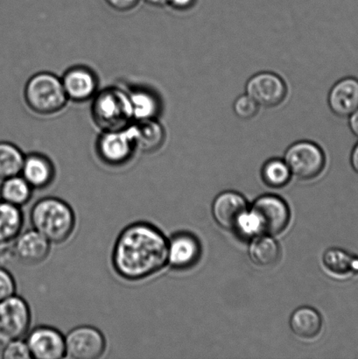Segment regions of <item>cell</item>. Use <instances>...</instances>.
<instances>
[{
  "mask_svg": "<svg viewBox=\"0 0 358 359\" xmlns=\"http://www.w3.org/2000/svg\"><path fill=\"white\" fill-rule=\"evenodd\" d=\"M328 104L336 116L348 118L358 109V79L348 76L336 82L329 91Z\"/></svg>",
  "mask_w": 358,
  "mask_h": 359,
  "instance_id": "2e32d148",
  "label": "cell"
},
{
  "mask_svg": "<svg viewBox=\"0 0 358 359\" xmlns=\"http://www.w3.org/2000/svg\"><path fill=\"white\" fill-rule=\"evenodd\" d=\"M92 117L104 131L128 128L133 119L129 94L118 88H108L93 101Z\"/></svg>",
  "mask_w": 358,
  "mask_h": 359,
  "instance_id": "5b68a950",
  "label": "cell"
},
{
  "mask_svg": "<svg viewBox=\"0 0 358 359\" xmlns=\"http://www.w3.org/2000/svg\"><path fill=\"white\" fill-rule=\"evenodd\" d=\"M322 321L320 314L310 307H301L293 313L290 328L294 335L303 339H312L320 333Z\"/></svg>",
  "mask_w": 358,
  "mask_h": 359,
  "instance_id": "ffe728a7",
  "label": "cell"
},
{
  "mask_svg": "<svg viewBox=\"0 0 358 359\" xmlns=\"http://www.w3.org/2000/svg\"><path fill=\"white\" fill-rule=\"evenodd\" d=\"M34 190L26 180L18 175L3 180L0 185V200L21 208L30 202Z\"/></svg>",
  "mask_w": 358,
  "mask_h": 359,
  "instance_id": "7402d4cb",
  "label": "cell"
},
{
  "mask_svg": "<svg viewBox=\"0 0 358 359\" xmlns=\"http://www.w3.org/2000/svg\"><path fill=\"white\" fill-rule=\"evenodd\" d=\"M26 342L32 355L36 359L66 358L65 336L54 327L38 326L28 332Z\"/></svg>",
  "mask_w": 358,
  "mask_h": 359,
  "instance_id": "8fae6325",
  "label": "cell"
},
{
  "mask_svg": "<svg viewBox=\"0 0 358 359\" xmlns=\"http://www.w3.org/2000/svg\"><path fill=\"white\" fill-rule=\"evenodd\" d=\"M20 175L34 189H43L54 182L55 170L48 157L32 154L25 156Z\"/></svg>",
  "mask_w": 358,
  "mask_h": 359,
  "instance_id": "e0dca14e",
  "label": "cell"
},
{
  "mask_svg": "<svg viewBox=\"0 0 358 359\" xmlns=\"http://www.w3.org/2000/svg\"><path fill=\"white\" fill-rule=\"evenodd\" d=\"M108 5L118 12H128L135 8L139 0H105Z\"/></svg>",
  "mask_w": 358,
  "mask_h": 359,
  "instance_id": "f546056e",
  "label": "cell"
},
{
  "mask_svg": "<svg viewBox=\"0 0 358 359\" xmlns=\"http://www.w3.org/2000/svg\"><path fill=\"white\" fill-rule=\"evenodd\" d=\"M136 149L131 128L104 131L98 138V156L105 164L112 167L122 166L132 159Z\"/></svg>",
  "mask_w": 358,
  "mask_h": 359,
  "instance_id": "ba28073f",
  "label": "cell"
},
{
  "mask_svg": "<svg viewBox=\"0 0 358 359\" xmlns=\"http://www.w3.org/2000/svg\"><path fill=\"white\" fill-rule=\"evenodd\" d=\"M24 97L28 107L41 115L57 114L69 100L62 80L48 72L38 73L28 80Z\"/></svg>",
  "mask_w": 358,
  "mask_h": 359,
  "instance_id": "277c9868",
  "label": "cell"
},
{
  "mask_svg": "<svg viewBox=\"0 0 358 359\" xmlns=\"http://www.w3.org/2000/svg\"><path fill=\"white\" fill-rule=\"evenodd\" d=\"M245 91L259 107H278L285 100L287 89L282 77L273 72H259L247 81Z\"/></svg>",
  "mask_w": 358,
  "mask_h": 359,
  "instance_id": "30bf717a",
  "label": "cell"
},
{
  "mask_svg": "<svg viewBox=\"0 0 358 359\" xmlns=\"http://www.w3.org/2000/svg\"><path fill=\"white\" fill-rule=\"evenodd\" d=\"M196 2L198 0H168L167 5L174 10L184 12V11L193 8Z\"/></svg>",
  "mask_w": 358,
  "mask_h": 359,
  "instance_id": "4dcf8cb0",
  "label": "cell"
},
{
  "mask_svg": "<svg viewBox=\"0 0 358 359\" xmlns=\"http://www.w3.org/2000/svg\"><path fill=\"white\" fill-rule=\"evenodd\" d=\"M247 212V201L240 194L227 191L221 193L214 200L212 215L220 227L228 231H237L242 217Z\"/></svg>",
  "mask_w": 358,
  "mask_h": 359,
  "instance_id": "4fadbf2b",
  "label": "cell"
},
{
  "mask_svg": "<svg viewBox=\"0 0 358 359\" xmlns=\"http://www.w3.org/2000/svg\"><path fill=\"white\" fill-rule=\"evenodd\" d=\"M31 323L30 306L23 297L14 294L0 302V346L24 339Z\"/></svg>",
  "mask_w": 358,
  "mask_h": 359,
  "instance_id": "8992f818",
  "label": "cell"
},
{
  "mask_svg": "<svg viewBox=\"0 0 358 359\" xmlns=\"http://www.w3.org/2000/svg\"><path fill=\"white\" fill-rule=\"evenodd\" d=\"M1 357L4 359H31L32 355L26 340L22 339L6 344Z\"/></svg>",
  "mask_w": 358,
  "mask_h": 359,
  "instance_id": "83f0119b",
  "label": "cell"
},
{
  "mask_svg": "<svg viewBox=\"0 0 358 359\" xmlns=\"http://www.w3.org/2000/svg\"><path fill=\"white\" fill-rule=\"evenodd\" d=\"M133 119L146 121L156 119L160 111V100L154 94L145 90L132 91L129 94Z\"/></svg>",
  "mask_w": 358,
  "mask_h": 359,
  "instance_id": "603a6c76",
  "label": "cell"
},
{
  "mask_svg": "<svg viewBox=\"0 0 358 359\" xmlns=\"http://www.w3.org/2000/svg\"><path fill=\"white\" fill-rule=\"evenodd\" d=\"M61 80L68 100L84 102L96 95L97 77L90 69L84 67H74L69 69Z\"/></svg>",
  "mask_w": 358,
  "mask_h": 359,
  "instance_id": "9a60e30c",
  "label": "cell"
},
{
  "mask_svg": "<svg viewBox=\"0 0 358 359\" xmlns=\"http://www.w3.org/2000/svg\"><path fill=\"white\" fill-rule=\"evenodd\" d=\"M350 131L358 138V109L349 116Z\"/></svg>",
  "mask_w": 358,
  "mask_h": 359,
  "instance_id": "1f68e13d",
  "label": "cell"
},
{
  "mask_svg": "<svg viewBox=\"0 0 358 359\" xmlns=\"http://www.w3.org/2000/svg\"><path fill=\"white\" fill-rule=\"evenodd\" d=\"M350 164H352L353 170L358 175V142L354 146L352 154H350Z\"/></svg>",
  "mask_w": 358,
  "mask_h": 359,
  "instance_id": "d6a6232c",
  "label": "cell"
},
{
  "mask_svg": "<svg viewBox=\"0 0 358 359\" xmlns=\"http://www.w3.org/2000/svg\"><path fill=\"white\" fill-rule=\"evenodd\" d=\"M23 225L24 214L20 208L0 200V245L15 241Z\"/></svg>",
  "mask_w": 358,
  "mask_h": 359,
  "instance_id": "d6986e66",
  "label": "cell"
},
{
  "mask_svg": "<svg viewBox=\"0 0 358 359\" xmlns=\"http://www.w3.org/2000/svg\"><path fill=\"white\" fill-rule=\"evenodd\" d=\"M200 253L201 246L192 234L181 232L168 241L167 264H170L172 269H189L198 262Z\"/></svg>",
  "mask_w": 358,
  "mask_h": 359,
  "instance_id": "5bb4252c",
  "label": "cell"
},
{
  "mask_svg": "<svg viewBox=\"0 0 358 359\" xmlns=\"http://www.w3.org/2000/svg\"><path fill=\"white\" fill-rule=\"evenodd\" d=\"M291 173L298 179L308 181L321 175L325 167V154L320 147L308 140L292 144L284 157Z\"/></svg>",
  "mask_w": 358,
  "mask_h": 359,
  "instance_id": "52a82bcc",
  "label": "cell"
},
{
  "mask_svg": "<svg viewBox=\"0 0 358 359\" xmlns=\"http://www.w3.org/2000/svg\"><path fill=\"white\" fill-rule=\"evenodd\" d=\"M259 108V105L247 93L238 97L233 104L235 114L243 121L254 118L258 114Z\"/></svg>",
  "mask_w": 358,
  "mask_h": 359,
  "instance_id": "4316f807",
  "label": "cell"
},
{
  "mask_svg": "<svg viewBox=\"0 0 358 359\" xmlns=\"http://www.w3.org/2000/svg\"><path fill=\"white\" fill-rule=\"evenodd\" d=\"M137 147L143 152H156L163 147L165 131L163 126L156 119L139 121L130 126Z\"/></svg>",
  "mask_w": 358,
  "mask_h": 359,
  "instance_id": "ac0fdd59",
  "label": "cell"
},
{
  "mask_svg": "<svg viewBox=\"0 0 358 359\" xmlns=\"http://www.w3.org/2000/svg\"><path fill=\"white\" fill-rule=\"evenodd\" d=\"M289 219L285 201L276 196H263L242 217L237 231L247 237L278 235L286 230Z\"/></svg>",
  "mask_w": 358,
  "mask_h": 359,
  "instance_id": "3957f363",
  "label": "cell"
},
{
  "mask_svg": "<svg viewBox=\"0 0 358 359\" xmlns=\"http://www.w3.org/2000/svg\"><path fill=\"white\" fill-rule=\"evenodd\" d=\"M14 259L27 266L39 265L48 258L51 243L34 229L18 236L13 241Z\"/></svg>",
  "mask_w": 358,
  "mask_h": 359,
  "instance_id": "7c38bea8",
  "label": "cell"
},
{
  "mask_svg": "<svg viewBox=\"0 0 358 359\" xmlns=\"http://www.w3.org/2000/svg\"><path fill=\"white\" fill-rule=\"evenodd\" d=\"M30 222L51 244H62L76 229V215L71 206L57 197H44L35 203L30 211Z\"/></svg>",
  "mask_w": 358,
  "mask_h": 359,
  "instance_id": "7a4b0ae2",
  "label": "cell"
},
{
  "mask_svg": "<svg viewBox=\"0 0 358 359\" xmlns=\"http://www.w3.org/2000/svg\"><path fill=\"white\" fill-rule=\"evenodd\" d=\"M249 257L256 266L269 267L275 266L280 258L279 243L272 236L261 235L249 246Z\"/></svg>",
  "mask_w": 358,
  "mask_h": 359,
  "instance_id": "44dd1931",
  "label": "cell"
},
{
  "mask_svg": "<svg viewBox=\"0 0 358 359\" xmlns=\"http://www.w3.org/2000/svg\"><path fill=\"white\" fill-rule=\"evenodd\" d=\"M16 292V281L13 274L4 266H0V302L13 297Z\"/></svg>",
  "mask_w": 358,
  "mask_h": 359,
  "instance_id": "f1b7e54d",
  "label": "cell"
},
{
  "mask_svg": "<svg viewBox=\"0 0 358 359\" xmlns=\"http://www.w3.org/2000/svg\"><path fill=\"white\" fill-rule=\"evenodd\" d=\"M324 265L331 273L340 277L358 274V257L341 249H329L324 257Z\"/></svg>",
  "mask_w": 358,
  "mask_h": 359,
  "instance_id": "cb8c5ba5",
  "label": "cell"
},
{
  "mask_svg": "<svg viewBox=\"0 0 358 359\" xmlns=\"http://www.w3.org/2000/svg\"><path fill=\"white\" fill-rule=\"evenodd\" d=\"M25 156L22 152L12 143L0 142V180L20 175Z\"/></svg>",
  "mask_w": 358,
  "mask_h": 359,
  "instance_id": "d4e9b609",
  "label": "cell"
},
{
  "mask_svg": "<svg viewBox=\"0 0 358 359\" xmlns=\"http://www.w3.org/2000/svg\"><path fill=\"white\" fill-rule=\"evenodd\" d=\"M144 1L153 6H164L167 5L168 0H144Z\"/></svg>",
  "mask_w": 358,
  "mask_h": 359,
  "instance_id": "836d02e7",
  "label": "cell"
},
{
  "mask_svg": "<svg viewBox=\"0 0 358 359\" xmlns=\"http://www.w3.org/2000/svg\"><path fill=\"white\" fill-rule=\"evenodd\" d=\"M66 357L97 359L106 351V339L99 330L90 325L77 326L65 336Z\"/></svg>",
  "mask_w": 358,
  "mask_h": 359,
  "instance_id": "9c48e42d",
  "label": "cell"
},
{
  "mask_svg": "<svg viewBox=\"0 0 358 359\" xmlns=\"http://www.w3.org/2000/svg\"><path fill=\"white\" fill-rule=\"evenodd\" d=\"M263 181L273 189L283 188L289 184L292 173L285 160L271 159L264 164L261 171Z\"/></svg>",
  "mask_w": 358,
  "mask_h": 359,
  "instance_id": "484cf974",
  "label": "cell"
},
{
  "mask_svg": "<svg viewBox=\"0 0 358 359\" xmlns=\"http://www.w3.org/2000/svg\"><path fill=\"white\" fill-rule=\"evenodd\" d=\"M167 251L168 241L159 229L136 222L119 233L112 250V266L125 280H146L166 266Z\"/></svg>",
  "mask_w": 358,
  "mask_h": 359,
  "instance_id": "6da1fadb",
  "label": "cell"
}]
</instances>
